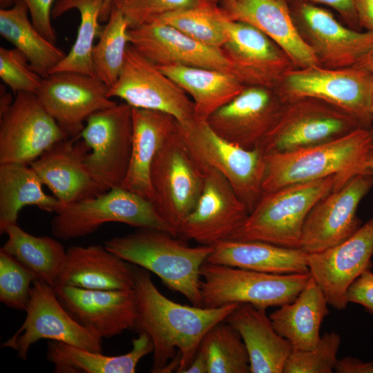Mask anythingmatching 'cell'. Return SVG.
I'll list each match as a JSON object with an SVG mask.
<instances>
[{
	"label": "cell",
	"instance_id": "obj_1",
	"mask_svg": "<svg viewBox=\"0 0 373 373\" xmlns=\"http://www.w3.org/2000/svg\"><path fill=\"white\" fill-rule=\"evenodd\" d=\"M134 291L137 311L133 329L146 333L152 341L153 373H161L178 352L180 364L176 372L184 373L207 332L239 304L218 307L180 304L163 295L149 271L138 267H135Z\"/></svg>",
	"mask_w": 373,
	"mask_h": 373
},
{
	"label": "cell",
	"instance_id": "obj_2",
	"mask_svg": "<svg viewBox=\"0 0 373 373\" xmlns=\"http://www.w3.org/2000/svg\"><path fill=\"white\" fill-rule=\"evenodd\" d=\"M104 246L124 260L157 275L193 305L202 307L200 269L213 246L190 247L166 231L152 228H138L112 238Z\"/></svg>",
	"mask_w": 373,
	"mask_h": 373
},
{
	"label": "cell",
	"instance_id": "obj_3",
	"mask_svg": "<svg viewBox=\"0 0 373 373\" xmlns=\"http://www.w3.org/2000/svg\"><path fill=\"white\" fill-rule=\"evenodd\" d=\"M373 130V129H372ZM359 128L345 135L294 151L265 155L262 194L286 185L339 176L336 189L361 174L372 131Z\"/></svg>",
	"mask_w": 373,
	"mask_h": 373
},
{
	"label": "cell",
	"instance_id": "obj_4",
	"mask_svg": "<svg viewBox=\"0 0 373 373\" xmlns=\"http://www.w3.org/2000/svg\"><path fill=\"white\" fill-rule=\"evenodd\" d=\"M338 182L339 176L334 175L286 185L262 194L244 223L229 239L300 249L302 229L308 213Z\"/></svg>",
	"mask_w": 373,
	"mask_h": 373
},
{
	"label": "cell",
	"instance_id": "obj_5",
	"mask_svg": "<svg viewBox=\"0 0 373 373\" xmlns=\"http://www.w3.org/2000/svg\"><path fill=\"white\" fill-rule=\"evenodd\" d=\"M200 275L202 307L249 303L265 309L293 301L311 278L309 271L278 274L209 262Z\"/></svg>",
	"mask_w": 373,
	"mask_h": 373
},
{
	"label": "cell",
	"instance_id": "obj_6",
	"mask_svg": "<svg viewBox=\"0 0 373 373\" xmlns=\"http://www.w3.org/2000/svg\"><path fill=\"white\" fill-rule=\"evenodd\" d=\"M178 131L202 169L219 171L251 212L262 195L265 154L246 149L218 135L206 120L177 122Z\"/></svg>",
	"mask_w": 373,
	"mask_h": 373
},
{
	"label": "cell",
	"instance_id": "obj_7",
	"mask_svg": "<svg viewBox=\"0 0 373 373\" xmlns=\"http://www.w3.org/2000/svg\"><path fill=\"white\" fill-rule=\"evenodd\" d=\"M150 180L155 209L178 236L182 223L202 193L204 171L190 153L177 127L157 152Z\"/></svg>",
	"mask_w": 373,
	"mask_h": 373
},
{
	"label": "cell",
	"instance_id": "obj_8",
	"mask_svg": "<svg viewBox=\"0 0 373 373\" xmlns=\"http://www.w3.org/2000/svg\"><path fill=\"white\" fill-rule=\"evenodd\" d=\"M55 213L51 231L54 236L63 240L88 236L108 222L161 229L176 236L158 216L152 202L122 186L63 205Z\"/></svg>",
	"mask_w": 373,
	"mask_h": 373
},
{
	"label": "cell",
	"instance_id": "obj_9",
	"mask_svg": "<svg viewBox=\"0 0 373 373\" xmlns=\"http://www.w3.org/2000/svg\"><path fill=\"white\" fill-rule=\"evenodd\" d=\"M275 90L283 103L302 97L325 102L356 117L363 128L372 130L373 74L365 69L295 68L286 73Z\"/></svg>",
	"mask_w": 373,
	"mask_h": 373
},
{
	"label": "cell",
	"instance_id": "obj_10",
	"mask_svg": "<svg viewBox=\"0 0 373 373\" xmlns=\"http://www.w3.org/2000/svg\"><path fill=\"white\" fill-rule=\"evenodd\" d=\"M359 128L363 127L356 117L335 106L315 98H298L283 103L277 122L258 148L265 155L287 153L335 140Z\"/></svg>",
	"mask_w": 373,
	"mask_h": 373
},
{
	"label": "cell",
	"instance_id": "obj_11",
	"mask_svg": "<svg viewBox=\"0 0 373 373\" xmlns=\"http://www.w3.org/2000/svg\"><path fill=\"white\" fill-rule=\"evenodd\" d=\"M133 108L122 102L90 115L79 135L90 152L87 169L101 193L121 186L129 166Z\"/></svg>",
	"mask_w": 373,
	"mask_h": 373
},
{
	"label": "cell",
	"instance_id": "obj_12",
	"mask_svg": "<svg viewBox=\"0 0 373 373\" xmlns=\"http://www.w3.org/2000/svg\"><path fill=\"white\" fill-rule=\"evenodd\" d=\"M26 316L17 331L1 347L15 350L23 361L32 345L50 339L94 352H103L102 339L78 323L65 309L50 285L37 279L32 285Z\"/></svg>",
	"mask_w": 373,
	"mask_h": 373
},
{
	"label": "cell",
	"instance_id": "obj_13",
	"mask_svg": "<svg viewBox=\"0 0 373 373\" xmlns=\"http://www.w3.org/2000/svg\"><path fill=\"white\" fill-rule=\"evenodd\" d=\"M108 96L120 98L133 108L166 113L180 123L195 117L190 97L130 44L118 78L109 88Z\"/></svg>",
	"mask_w": 373,
	"mask_h": 373
},
{
	"label": "cell",
	"instance_id": "obj_14",
	"mask_svg": "<svg viewBox=\"0 0 373 373\" xmlns=\"http://www.w3.org/2000/svg\"><path fill=\"white\" fill-rule=\"evenodd\" d=\"M67 138L36 94L19 92L0 115V164H30Z\"/></svg>",
	"mask_w": 373,
	"mask_h": 373
},
{
	"label": "cell",
	"instance_id": "obj_15",
	"mask_svg": "<svg viewBox=\"0 0 373 373\" xmlns=\"http://www.w3.org/2000/svg\"><path fill=\"white\" fill-rule=\"evenodd\" d=\"M293 3L290 10L298 31L322 67L354 66L373 48V32L345 26L314 3Z\"/></svg>",
	"mask_w": 373,
	"mask_h": 373
},
{
	"label": "cell",
	"instance_id": "obj_16",
	"mask_svg": "<svg viewBox=\"0 0 373 373\" xmlns=\"http://www.w3.org/2000/svg\"><path fill=\"white\" fill-rule=\"evenodd\" d=\"M372 187V175L358 174L320 199L304 222L300 249L307 254L321 252L354 234L361 226L358 207Z\"/></svg>",
	"mask_w": 373,
	"mask_h": 373
},
{
	"label": "cell",
	"instance_id": "obj_17",
	"mask_svg": "<svg viewBox=\"0 0 373 373\" xmlns=\"http://www.w3.org/2000/svg\"><path fill=\"white\" fill-rule=\"evenodd\" d=\"M109 87L97 77L55 72L43 79L37 93L41 104L69 138H79L88 118L115 106Z\"/></svg>",
	"mask_w": 373,
	"mask_h": 373
},
{
	"label": "cell",
	"instance_id": "obj_18",
	"mask_svg": "<svg viewBox=\"0 0 373 373\" xmlns=\"http://www.w3.org/2000/svg\"><path fill=\"white\" fill-rule=\"evenodd\" d=\"M226 29L227 39L220 48L245 86L275 90L286 73L296 68L280 47L254 26L229 19Z\"/></svg>",
	"mask_w": 373,
	"mask_h": 373
},
{
	"label": "cell",
	"instance_id": "obj_19",
	"mask_svg": "<svg viewBox=\"0 0 373 373\" xmlns=\"http://www.w3.org/2000/svg\"><path fill=\"white\" fill-rule=\"evenodd\" d=\"M203 170L202 193L182 223L178 236L202 245L213 246L229 239L250 212L224 175L213 169Z\"/></svg>",
	"mask_w": 373,
	"mask_h": 373
},
{
	"label": "cell",
	"instance_id": "obj_20",
	"mask_svg": "<svg viewBox=\"0 0 373 373\" xmlns=\"http://www.w3.org/2000/svg\"><path fill=\"white\" fill-rule=\"evenodd\" d=\"M283 107V102L274 89L249 86L213 113L207 122L228 142L254 149L271 130Z\"/></svg>",
	"mask_w": 373,
	"mask_h": 373
},
{
	"label": "cell",
	"instance_id": "obj_21",
	"mask_svg": "<svg viewBox=\"0 0 373 373\" xmlns=\"http://www.w3.org/2000/svg\"><path fill=\"white\" fill-rule=\"evenodd\" d=\"M372 256L373 217L342 242L309 254V271L329 305L338 310L347 307V290L364 270L371 269Z\"/></svg>",
	"mask_w": 373,
	"mask_h": 373
},
{
	"label": "cell",
	"instance_id": "obj_22",
	"mask_svg": "<svg viewBox=\"0 0 373 373\" xmlns=\"http://www.w3.org/2000/svg\"><path fill=\"white\" fill-rule=\"evenodd\" d=\"M53 289L69 314L102 338L134 329L137 311L134 289L95 290L67 285H55Z\"/></svg>",
	"mask_w": 373,
	"mask_h": 373
},
{
	"label": "cell",
	"instance_id": "obj_23",
	"mask_svg": "<svg viewBox=\"0 0 373 373\" xmlns=\"http://www.w3.org/2000/svg\"><path fill=\"white\" fill-rule=\"evenodd\" d=\"M128 39L130 44L157 66L183 65L233 74L220 48L202 44L164 23L153 21L130 28Z\"/></svg>",
	"mask_w": 373,
	"mask_h": 373
},
{
	"label": "cell",
	"instance_id": "obj_24",
	"mask_svg": "<svg viewBox=\"0 0 373 373\" xmlns=\"http://www.w3.org/2000/svg\"><path fill=\"white\" fill-rule=\"evenodd\" d=\"M79 139L57 142L30 164L62 206L102 193L86 164L89 148Z\"/></svg>",
	"mask_w": 373,
	"mask_h": 373
},
{
	"label": "cell",
	"instance_id": "obj_25",
	"mask_svg": "<svg viewBox=\"0 0 373 373\" xmlns=\"http://www.w3.org/2000/svg\"><path fill=\"white\" fill-rule=\"evenodd\" d=\"M220 6L229 19L263 32L286 52L296 68L321 66L298 31L285 0H228Z\"/></svg>",
	"mask_w": 373,
	"mask_h": 373
},
{
	"label": "cell",
	"instance_id": "obj_26",
	"mask_svg": "<svg viewBox=\"0 0 373 373\" xmlns=\"http://www.w3.org/2000/svg\"><path fill=\"white\" fill-rule=\"evenodd\" d=\"M102 245L71 246L55 285L95 290L134 289L135 267Z\"/></svg>",
	"mask_w": 373,
	"mask_h": 373
},
{
	"label": "cell",
	"instance_id": "obj_27",
	"mask_svg": "<svg viewBox=\"0 0 373 373\" xmlns=\"http://www.w3.org/2000/svg\"><path fill=\"white\" fill-rule=\"evenodd\" d=\"M224 321L240 334L249 354L251 373H283L292 346L276 332L266 309L239 303Z\"/></svg>",
	"mask_w": 373,
	"mask_h": 373
},
{
	"label": "cell",
	"instance_id": "obj_28",
	"mask_svg": "<svg viewBox=\"0 0 373 373\" xmlns=\"http://www.w3.org/2000/svg\"><path fill=\"white\" fill-rule=\"evenodd\" d=\"M133 119L131 159L121 186L153 202L151 164L163 142L176 129L178 121L164 112L137 108H133Z\"/></svg>",
	"mask_w": 373,
	"mask_h": 373
},
{
	"label": "cell",
	"instance_id": "obj_29",
	"mask_svg": "<svg viewBox=\"0 0 373 373\" xmlns=\"http://www.w3.org/2000/svg\"><path fill=\"white\" fill-rule=\"evenodd\" d=\"M213 247L207 260L211 263L278 274L309 271V254L301 249L231 239L220 241Z\"/></svg>",
	"mask_w": 373,
	"mask_h": 373
},
{
	"label": "cell",
	"instance_id": "obj_30",
	"mask_svg": "<svg viewBox=\"0 0 373 373\" xmlns=\"http://www.w3.org/2000/svg\"><path fill=\"white\" fill-rule=\"evenodd\" d=\"M325 296L312 277L291 302L274 311L269 318L276 332L287 339L293 351L312 349L318 343L324 318L329 314Z\"/></svg>",
	"mask_w": 373,
	"mask_h": 373
},
{
	"label": "cell",
	"instance_id": "obj_31",
	"mask_svg": "<svg viewBox=\"0 0 373 373\" xmlns=\"http://www.w3.org/2000/svg\"><path fill=\"white\" fill-rule=\"evenodd\" d=\"M130 352L118 356H107L61 342L48 343L47 359L54 365L55 373H134L139 361L153 352L149 336L138 333L133 338Z\"/></svg>",
	"mask_w": 373,
	"mask_h": 373
},
{
	"label": "cell",
	"instance_id": "obj_32",
	"mask_svg": "<svg viewBox=\"0 0 373 373\" xmlns=\"http://www.w3.org/2000/svg\"><path fill=\"white\" fill-rule=\"evenodd\" d=\"M190 97L195 117L206 120L246 87L235 75L217 70L167 65L158 66Z\"/></svg>",
	"mask_w": 373,
	"mask_h": 373
},
{
	"label": "cell",
	"instance_id": "obj_33",
	"mask_svg": "<svg viewBox=\"0 0 373 373\" xmlns=\"http://www.w3.org/2000/svg\"><path fill=\"white\" fill-rule=\"evenodd\" d=\"M41 180L28 165L0 164V233L16 224L19 213L25 206L56 213L62 206L55 197L43 190Z\"/></svg>",
	"mask_w": 373,
	"mask_h": 373
},
{
	"label": "cell",
	"instance_id": "obj_34",
	"mask_svg": "<svg viewBox=\"0 0 373 373\" xmlns=\"http://www.w3.org/2000/svg\"><path fill=\"white\" fill-rule=\"evenodd\" d=\"M28 13L20 0L8 8L0 9V35L25 55L38 75L46 78L66 54L37 30Z\"/></svg>",
	"mask_w": 373,
	"mask_h": 373
},
{
	"label": "cell",
	"instance_id": "obj_35",
	"mask_svg": "<svg viewBox=\"0 0 373 373\" xmlns=\"http://www.w3.org/2000/svg\"><path fill=\"white\" fill-rule=\"evenodd\" d=\"M3 233L8 238L1 249L32 271L38 280L54 287L66 258L63 245L51 237L30 234L17 223L8 226Z\"/></svg>",
	"mask_w": 373,
	"mask_h": 373
},
{
	"label": "cell",
	"instance_id": "obj_36",
	"mask_svg": "<svg viewBox=\"0 0 373 373\" xmlns=\"http://www.w3.org/2000/svg\"><path fill=\"white\" fill-rule=\"evenodd\" d=\"M104 0H57L52 9V19L76 9L80 15L76 39L68 54L51 70L75 72L96 77L91 60L93 42L102 28L99 22Z\"/></svg>",
	"mask_w": 373,
	"mask_h": 373
},
{
	"label": "cell",
	"instance_id": "obj_37",
	"mask_svg": "<svg viewBox=\"0 0 373 373\" xmlns=\"http://www.w3.org/2000/svg\"><path fill=\"white\" fill-rule=\"evenodd\" d=\"M228 19L220 6L201 2L164 14L154 21L170 26L202 44L221 48L227 39Z\"/></svg>",
	"mask_w": 373,
	"mask_h": 373
},
{
	"label": "cell",
	"instance_id": "obj_38",
	"mask_svg": "<svg viewBox=\"0 0 373 373\" xmlns=\"http://www.w3.org/2000/svg\"><path fill=\"white\" fill-rule=\"evenodd\" d=\"M105 26L94 45L91 60L95 76L111 88L117 81L129 44L128 24L117 8L113 7Z\"/></svg>",
	"mask_w": 373,
	"mask_h": 373
},
{
	"label": "cell",
	"instance_id": "obj_39",
	"mask_svg": "<svg viewBox=\"0 0 373 373\" xmlns=\"http://www.w3.org/2000/svg\"><path fill=\"white\" fill-rule=\"evenodd\" d=\"M208 362V373H249V357L239 332L221 321L205 334L199 347Z\"/></svg>",
	"mask_w": 373,
	"mask_h": 373
},
{
	"label": "cell",
	"instance_id": "obj_40",
	"mask_svg": "<svg viewBox=\"0 0 373 373\" xmlns=\"http://www.w3.org/2000/svg\"><path fill=\"white\" fill-rule=\"evenodd\" d=\"M36 276L15 258L0 249V301L8 307L26 311Z\"/></svg>",
	"mask_w": 373,
	"mask_h": 373
},
{
	"label": "cell",
	"instance_id": "obj_41",
	"mask_svg": "<svg viewBox=\"0 0 373 373\" xmlns=\"http://www.w3.org/2000/svg\"><path fill=\"white\" fill-rule=\"evenodd\" d=\"M341 338L332 331L325 332L312 349L292 351L283 373H332L338 362L337 354Z\"/></svg>",
	"mask_w": 373,
	"mask_h": 373
},
{
	"label": "cell",
	"instance_id": "obj_42",
	"mask_svg": "<svg viewBox=\"0 0 373 373\" xmlns=\"http://www.w3.org/2000/svg\"><path fill=\"white\" fill-rule=\"evenodd\" d=\"M0 77L16 95L19 92L37 94L43 79L17 48H0Z\"/></svg>",
	"mask_w": 373,
	"mask_h": 373
},
{
	"label": "cell",
	"instance_id": "obj_43",
	"mask_svg": "<svg viewBox=\"0 0 373 373\" xmlns=\"http://www.w3.org/2000/svg\"><path fill=\"white\" fill-rule=\"evenodd\" d=\"M200 3V0H113L112 8L122 13L130 29L153 22L164 14Z\"/></svg>",
	"mask_w": 373,
	"mask_h": 373
},
{
	"label": "cell",
	"instance_id": "obj_44",
	"mask_svg": "<svg viewBox=\"0 0 373 373\" xmlns=\"http://www.w3.org/2000/svg\"><path fill=\"white\" fill-rule=\"evenodd\" d=\"M27 6L34 26L49 41L55 42L56 35L52 27V9L55 0H20Z\"/></svg>",
	"mask_w": 373,
	"mask_h": 373
},
{
	"label": "cell",
	"instance_id": "obj_45",
	"mask_svg": "<svg viewBox=\"0 0 373 373\" xmlns=\"http://www.w3.org/2000/svg\"><path fill=\"white\" fill-rule=\"evenodd\" d=\"M348 303L362 305L365 310L373 315V272L371 269L364 270L349 286L346 292Z\"/></svg>",
	"mask_w": 373,
	"mask_h": 373
},
{
	"label": "cell",
	"instance_id": "obj_46",
	"mask_svg": "<svg viewBox=\"0 0 373 373\" xmlns=\"http://www.w3.org/2000/svg\"><path fill=\"white\" fill-rule=\"evenodd\" d=\"M289 2L321 3L336 10L350 26L358 25L353 0H285Z\"/></svg>",
	"mask_w": 373,
	"mask_h": 373
},
{
	"label": "cell",
	"instance_id": "obj_47",
	"mask_svg": "<svg viewBox=\"0 0 373 373\" xmlns=\"http://www.w3.org/2000/svg\"><path fill=\"white\" fill-rule=\"evenodd\" d=\"M334 372L337 373H373V362L365 363L349 356L338 360Z\"/></svg>",
	"mask_w": 373,
	"mask_h": 373
},
{
	"label": "cell",
	"instance_id": "obj_48",
	"mask_svg": "<svg viewBox=\"0 0 373 373\" xmlns=\"http://www.w3.org/2000/svg\"><path fill=\"white\" fill-rule=\"evenodd\" d=\"M358 23L373 32V0H353Z\"/></svg>",
	"mask_w": 373,
	"mask_h": 373
},
{
	"label": "cell",
	"instance_id": "obj_49",
	"mask_svg": "<svg viewBox=\"0 0 373 373\" xmlns=\"http://www.w3.org/2000/svg\"><path fill=\"white\" fill-rule=\"evenodd\" d=\"M184 373H208L207 356L200 347L189 366Z\"/></svg>",
	"mask_w": 373,
	"mask_h": 373
},
{
	"label": "cell",
	"instance_id": "obj_50",
	"mask_svg": "<svg viewBox=\"0 0 373 373\" xmlns=\"http://www.w3.org/2000/svg\"><path fill=\"white\" fill-rule=\"evenodd\" d=\"M361 174H367L373 176V130L372 131L370 146L361 169Z\"/></svg>",
	"mask_w": 373,
	"mask_h": 373
},
{
	"label": "cell",
	"instance_id": "obj_51",
	"mask_svg": "<svg viewBox=\"0 0 373 373\" xmlns=\"http://www.w3.org/2000/svg\"><path fill=\"white\" fill-rule=\"evenodd\" d=\"M354 66L361 68L373 74V48Z\"/></svg>",
	"mask_w": 373,
	"mask_h": 373
},
{
	"label": "cell",
	"instance_id": "obj_52",
	"mask_svg": "<svg viewBox=\"0 0 373 373\" xmlns=\"http://www.w3.org/2000/svg\"><path fill=\"white\" fill-rule=\"evenodd\" d=\"M13 101L10 94L6 92L3 86H1L0 115L8 109Z\"/></svg>",
	"mask_w": 373,
	"mask_h": 373
},
{
	"label": "cell",
	"instance_id": "obj_53",
	"mask_svg": "<svg viewBox=\"0 0 373 373\" xmlns=\"http://www.w3.org/2000/svg\"><path fill=\"white\" fill-rule=\"evenodd\" d=\"M113 0H104L100 16V21L106 22L112 10Z\"/></svg>",
	"mask_w": 373,
	"mask_h": 373
},
{
	"label": "cell",
	"instance_id": "obj_54",
	"mask_svg": "<svg viewBox=\"0 0 373 373\" xmlns=\"http://www.w3.org/2000/svg\"><path fill=\"white\" fill-rule=\"evenodd\" d=\"M19 0H0L1 9L8 8L15 4Z\"/></svg>",
	"mask_w": 373,
	"mask_h": 373
},
{
	"label": "cell",
	"instance_id": "obj_55",
	"mask_svg": "<svg viewBox=\"0 0 373 373\" xmlns=\"http://www.w3.org/2000/svg\"><path fill=\"white\" fill-rule=\"evenodd\" d=\"M200 1L204 3L219 5V4H222L224 2L227 1L228 0H200Z\"/></svg>",
	"mask_w": 373,
	"mask_h": 373
},
{
	"label": "cell",
	"instance_id": "obj_56",
	"mask_svg": "<svg viewBox=\"0 0 373 373\" xmlns=\"http://www.w3.org/2000/svg\"><path fill=\"white\" fill-rule=\"evenodd\" d=\"M370 112H371V115L373 119V95H372V102H371Z\"/></svg>",
	"mask_w": 373,
	"mask_h": 373
}]
</instances>
